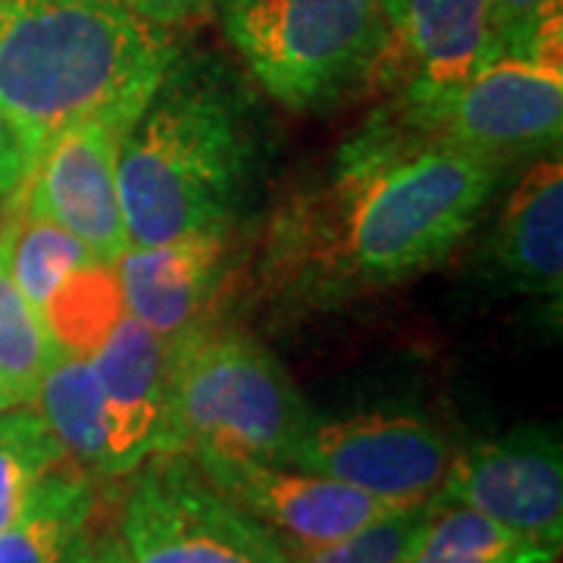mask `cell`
I'll return each mask as SVG.
<instances>
[{
  "label": "cell",
  "instance_id": "1",
  "mask_svg": "<svg viewBox=\"0 0 563 563\" xmlns=\"http://www.w3.org/2000/svg\"><path fill=\"white\" fill-rule=\"evenodd\" d=\"M504 173L383 103L320 181L273 210L263 282L291 310H335L395 288L476 229Z\"/></svg>",
  "mask_w": 563,
  "mask_h": 563
},
{
  "label": "cell",
  "instance_id": "2",
  "mask_svg": "<svg viewBox=\"0 0 563 563\" xmlns=\"http://www.w3.org/2000/svg\"><path fill=\"white\" fill-rule=\"evenodd\" d=\"M263 166V122L244 79L213 54H179L129 125L120 198L129 244L232 229Z\"/></svg>",
  "mask_w": 563,
  "mask_h": 563
},
{
  "label": "cell",
  "instance_id": "3",
  "mask_svg": "<svg viewBox=\"0 0 563 563\" xmlns=\"http://www.w3.org/2000/svg\"><path fill=\"white\" fill-rule=\"evenodd\" d=\"M176 54L122 0H0V113L41 157L76 122L135 120Z\"/></svg>",
  "mask_w": 563,
  "mask_h": 563
},
{
  "label": "cell",
  "instance_id": "4",
  "mask_svg": "<svg viewBox=\"0 0 563 563\" xmlns=\"http://www.w3.org/2000/svg\"><path fill=\"white\" fill-rule=\"evenodd\" d=\"M313 417L269 347L239 329L195 322L166 339L169 451H232L288 463Z\"/></svg>",
  "mask_w": 563,
  "mask_h": 563
},
{
  "label": "cell",
  "instance_id": "5",
  "mask_svg": "<svg viewBox=\"0 0 563 563\" xmlns=\"http://www.w3.org/2000/svg\"><path fill=\"white\" fill-rule=\"evenodd\" d=\"M220 22L251 79L291 113L351 98L383 44V0H222Z\"/></svg>",
  "mask_w": 563,
  "mask_h": 563
},
{
  "label": "cell",
  "instance_id": "6",
  "mask_svg": "<svg viewBox=\"0 0 563 563\" xmlns=\"http://www.w3.org/2000/svg\"><path fill=\"white\" fill-rule=\"evenodd\" d=\"M120 504L125 563H288L285 544L232 504L185 451L151 454Z\"/></svg>",
  "mask_w": 563,
  "mask_h": 563
},
{
  "label": "cell",
  "instance_id": "7",
  "mask_svg": "<svg viewBox=\"0 0 563 563\" xmlns=\"http://www.w3.org/2000/svg\"><path fill=\"white\" fill-rule=\"evenodd\" d=\"M457 444L435 420L404 407L317 413L288 463L395 504L432 501Z\"/></svg>",
  "mask_w": 563,
  "mask_h": 563
},
{
  "label": "cell",
  "instance_id": "8",
  "mask_svg": "<svg viewBox=\"0 0 563 563\" xmlns=\"http://www.w3.org/2000/svg\"><path fill=\"white\" fill-rule=\"evenodd\" d=\"M495 57L492 0H383L366 88L407 113H429Z\"/></svg>",
  "mask_w": 563,
  "mask_h": 563
},
{
  "label": "cell",
  "instance_id": "9",
  "mask_svg": "<svg viewBox=\"0 0 563 563\" xmlns=\"http://www.w3.org/2000/svg\"><path fill=\"white\" fill-rule=\"evenodd\" d=\"M401 113L435 139L510 166L561 147L563 69L498 54L435 110Z\"/></svg>",
  "mask_w": 563,
  "mask_h": 563
},
{
  "label": "cell",
  "instance_id": "10",
  "mask_svg": "<svg viewBox=\"0 0 563 563\" xmlns=\"http://www.w3.org/2000/svg\"><path fill=\"white\" fill-rule=\"evenodd\" d=\"M201 473L247 517L269 529L288 554L313 551L376 523L407 504L366 495L354 485L335 483L291 463L257 461L232 451H185Z\"/></svg>",
  "mask_w": 563,
  "mask_h": 563
},
{
  "label": "cell",
  "instance_id": "11",
  "mask_svg": "<svg viewBox=\"0 0 563 563\" xmlns=\"http://www.w3.org/2000/svg\"><path fill=\"white\" fill-rule=\"evenodd\" d=\"M132 122L129 117H91L69 125L41 151L20 198L22 213L57 222L107 266H117L129 247L120 147Z\"/></svg>",
  "mask_w": 563,
  "mask_h": 563
},
{
  "label": "cell",
  "instance_id": "12",
  "mask_svg": "<svg viewBox=\"0 0 563 563\" xmlns=\"http://www.w3.org/2000/svg\"><path fill=\"white\" fill-rule=\"evenodd\" d=\"M432 501L473 507L529 539L563 548V444L554 426H517L457 448Z\"/></svg>",
  "mask_w": 563,
  "mask_h": 563
},
{
  "label": "cell",
  "instance_id": "13",
  "mask_svg": "<svg viewBox=\"0 0 563 563\" xmlns=\"http://www.w3.org/2000/svg\"><path fill=\"white\" fill-rule=\"evenodd\" d=\"M110 422V479H125L151 454L169 451L166 339L122 313L91 354Z\"/></svg>",
  "mask_w": 563,
  "mask_h": 563
},
{
  "label": "cell",
  "instance_id": "14",
  "mask_svg": "<svg viewBox=\"0 0 563 563\" xmlns=\"http://www.w3.org/2000/svg\"><path fill=\"white\" fill-rule=\"evenodd\" d=\"M232 229H203L157 244H129L117 261L125 313L161 339L203 320L225 279Z\"/></svg>",
  "mask_w": 563,
  "mask_h": 563
},
{
  "label": "cell",
  "instance_id": "15",
  "mask_svg": "<svg viewBox=\"0 0 563 563\" xmlns=\"http://www.w3.org/2000/svg\"><path fill=\"white\" fill-rule=\"evenodd\" d=\"M485 269L501 291L561 303L563 291V163L544 154L504 198L485 244Z\"/></svg>",
  "mask_w": 563,
  "mask_h": 563
},
{
  "label": "cell",
  "instance_id": "16",
  "mask_svg": "<svg viewBox=\"0 0 563 563\" xmlns=\"http://www.w3.org/2000/svg\"><path fill=\"white\" fill-rule=\"evenodd\" d=\"M98 520V479L60 463L0 532V563H79Z\"/></svg>",
  "mask_w": 563,
  "mask_h": 563
},
{
  "label": "cell",
  "instance_id": "17",
  "mask_svg": "<svg viewBox=\"0 0 563 563\" xmlns=\"http://www.w3.org/2000/svg\"><path fill=\"white\" fill-rule=\"evenodd\" d=\"M32 407L60 442L66 461L95 479H110V422L91 357L63 351L44 373Z\"/></svg>",
  "mask_w": 563,
  "mask_h": 563
},
{
  "label": "cell",
  "instance_id": "18",
  "mask_svg": "<svg viewBox=\"0 0 563 563\" xmlns=\"http://www.w3.org/2000/svg\"><path fill=\"white\" fill-rule=\"evenodd\" d=\"M561 548L461 504H429V517L398 563H554Z\"/></svg>",
  "mask_w": 563,
  "mask_h": 563
},
{
  "label": "cell",
  "instance_id": "19",
  "mask_svg": "<svg viewBox=\"0 0 563 563\" xmlns=\"http://www.w3.org/2000/svg\"><path fill=\"white\" fill-rule=\"evenodd\" d=\"M41 313L60 351L91 357L125 313L117 269L98 261L85 263L51 295Z\"/></svg>",
  "mask_w": 563,
  "mask_h": 563
},
{
  "label": "cell",
  "instance_id": "20",
  "mask_svg": "<svg viewBox=\"0 0 563 563\" xmlns=\"http://www.w3.org/2000/svg\"><path fill=\"white\" fill-rule=\"evenodd\" d=\"M60 463H66L60 442L32 404L0 410V532L29 507Z\"/></svg>",
  "mask_w": 563,
  "mask_h": 563
},
{
  "label": "cell",
  "instance_id": "21",
  "mask_svg": "<svg viewBox=\"0 0 563 563\" xmlns=\"http://www.w3.org/2000/svg\"><path fill=\"white\" fill-rule=\"evenodd\" d=\"M91 261V251L76 235H69L57 222L22 213L20 203L7 251V276L32 307L44 310L63 282Z\"/></svg>",
  "mask_w": 563,
  "mask_h": 563
},
{
  "label": "cell",
  "instance_id": "22",
  "mask_svg": "<svg viewBox=\"0 0 563 563\" xmlns=\"http://www.w3.org/2000/svg\"><path fill=\"white\" fill-rule=\"evenodd\" d=\"M13 239V235H10ZM44 313L25 301L20 288L0 263V379L20 404H32L44 373L60 357Z\"/></svg>",
  "mask_w": 563,
  "mask_h": 563
},
{
  "label": "cell",
  "instance_id": "23",
  "mask_svg": "<svg viewBox=\"0 0 563 563\" xmlns=\"http://www.w3.org/2000/svg\"><path fill=\"white\" fill-rule=\"evenodd\" d=\"M495 54L563 69V0H492Z\"/></svg>",
  "mask_w": 563,
  "mask_h": 563
},
{
  "label": "cell",
  "instance_id": "24",
  "mask_svg": "<svg viewBox=\"0 0 563 563\" xmlns=\"http://www.w3.org/2000/svg\"><path fill=\"white\" fill-rule=\"evenodd\" d=\"M429 504H407L376 523L363 526L339 542L322 544L313 551L291 554L288 563H398L417 539L420 526L429 517Z\"/></svg>",
  "mask_w": 563,
  "mask_h": 563
},
{
  "label": "cell",
  "instance_id": "25",
  "mask_svg": "<svg viewBox=\"0 0 563 563\" xmlns=\"http://www.w3.org/2000/svg\"><path fill=\"white\" fill-rule=\"evenodd\" d=\"M35 163H38V151L0 113V198L3 201L20 198Z\"/></svg>",
  "mask_w": 563,
  "mask_h": 563
},
{
  "label": "cell",
  "instance_id": "26",
  "mask_svg": "<svg viewBox=\"0 0 563 563\" xmlns=\"http://www.w3.org/2000/svg\"><path fill=\"white\" fill-rule=\"evenodd\" d=\"M129 10H135L141 20L163 25V29H176L191 16H198L210 0H122Z\"/></svg>",
  "mask_w": 563,
  "mask_h": 563
},
{
  "label": "cell",
  "instance_id": "27",
  "mask_svg": "<svg viewBox=\"0 0 563 563\" xmlns=\"http://www.w3.org/2000/svg\"><path fill=\"white\" fill-rule=\"evenodd\" d=\"M79 563H125V551H122L117 529H103L101 532L95 526L91 539H88L85 551H81Z\"/></svg>",
  "mask_w": 563,
  "mask_h": 563
},
{
  "label": "cell",
  "instance_id": "28",
  "mask_svg": "<svg viewBox=\"0 0 563 563\" xmlns=\"http://www.w3.org/2000/svg\"><path fill=\"white\" fill-rule=\"evenodd\" d=\"M20 198H22V195H20ZM20 198H10V201H3V198H0V235L7 232L10 220L16 217V210H20Z\"/></svg>",
  "mask_w": 563,
  "mask_h": 563
},
{
  "label": "cell",
  "instance_id": "29",
  "mask_svg": "<svg viewBox=\"0 0 563 563\" xmlns=\"http://www.w3.org/2000/svg\"><path fill=\"white\" fill-rule=\"evenodd\" d=\"M20 213V210H16ZM13 222H16V217L10 220V225H7V232L0 235V263L7 261V251H10V235H13Z\"/></svg>",
  "mask_w": 563,
  "mask_h": 563
},
{
  "label": "cell",
  "instance_id": "30",
  "mask_svg": "<svg viewBox=\"0 0 563 563\" xmlns=\"http://www.w3.org/2000/svg\"><path fill=\"white\" fill-rule=\"evenodd\" d=\"M16 398H13V391L3 385V379H0V410H7V407H16Z\"/></svg>",
  "mask_w": 563,
  "mask_h": 563
}]
</instances>
